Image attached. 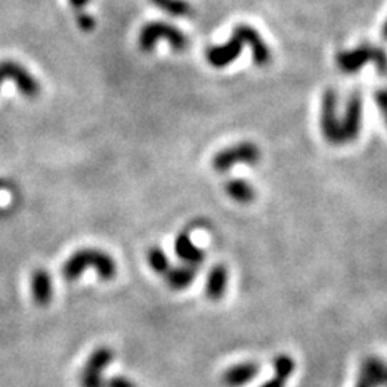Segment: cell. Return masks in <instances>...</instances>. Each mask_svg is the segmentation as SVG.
Returning <instances> with one entry per match:
<instances>
[{
    "label": "cell",
    "instance_id": "cell-2",
    "mask_svg": "<svg viewBox=\"0 0 387 387\" xmlns=\"http://www.w3.org/2000/svg\"><path fill=\"white\" fill-rule=\"evenodd\" d=\"M160 41L168 42L171 49L176 52H183L189 46L188 36L175 25L165 21H150L146 26H142L139 37H137V46L144 54H150Z\"/></svg>",
    "mask_w": 387,
    "mask_h": 387
},
{
    "label": "cell",
    "instance_id": "cell-22",
    "mask_svg": "<svg viewBox=\"0 0 387 387\" xmlns=\"http://www.w3.org/2000/svg\"><path fill=\"white\" fill-rule=\"evenodd\" d=\"M76 23H78L79 30L86 31V32H90L95 28L94 17L89 15V13H86V12L76 13Z\"/></svg>",
    "mask_w": 387,
    "mask_h": 387
},
{
    "label": "cell",
    "instance_id": "cell-19",
    "mask_svg": "<svg viewBox=\"0 0 387 387\" xmlns=\"http://www.w3.org/2000/svg\"><path fill=\"white\" fill-rule=\"evenodd\" d=\"M155 7L176 18H188L194 15V8L186 0H150Z\"/></svg>",
    "mask_w": 387,
    "mask_h": 387
},
{
    "label": "cell",
    "instance_id": "cell-5",
    "mask_svg": "<svg viewBox=\"0 0 387 387\" xmlns=\"http://www.w3.org/2000/svg\"><path fill=\"white\" fill-rule=\"evenodd\" d=\"M6 81H12L20 90V94L28 99H34L41 92V83L18 61L3 60L0 61V86Z\"/></svg>",
    "mask_w": 387,
    "mask_h": 387
},
{
    "label": "cell",
    "instance_id": "cell-10",
    "mask_svg": "<svg viewBox=\"0 0 387 387\" xmlns=\"http://www.w3.org/2000/svg\"><path fill=\"white\" fill-rule=\"evenodd\" d=\"M242 46L244 42L241 37L232 32L231 39H229L226 44L215 46L207 49V52H205V59H207V61L213 68H226L229 63H232V61L241 55Z\"/></svg>",
    "mask_w": 387,
    "mask_h": 387
},
{
    "label": "cell",
    "instance_id": "cell-21",
    "mask_svg": "<svg viewBox=\"0 0 387 387\" xmlns=\"http://www.w3.org/2000/svg\"><path fill=\"white\" fill-rule=\"evenodd\" d=\"M373 63H375L377 73L387 76V52L381 47H373Z\"/></svg>",
    "mask_w": 387,
    "mask_h": 387
},
{
    "label": "cell",
    "instance_id": "cell-8",
    "mask_svg": "<svg viewBox=\"0 0 387 387\" xmlns=\"http://www.w3.org/2000/svg\"><path fill=\"white\" fill-rule=\"evenodd\" d=\"M234 34L241 37L242 42L246 46L250 47L252 50V60L257 66H266L271 61V52L268 46L265 44V41L261 39L260 32L253 30L250 25H237L234 28Z\"/></svg>",
    "mask_w": 387,
    "mask_h": 387
},
{
    "label": "cell",
    "instance_id": "cell-3",
    "mask_svg": "<svg viewBox=\"0 0 387 387\" xmlns=\"http://www.w3.org/2000/svg\"><path fill=\"white\" fill-rule=\"evenodd\" d=\"M258 160H260V149L253 142L246 141L218 152L213 157L212 166L217 173H228L232 166L239 163L255 165Z\"/></svg>",
    "mask_w": 387,
    "mask_h": 387
},
{
    "label": "cell",
    "instance_id": "cell-6",
    "mask_svg": "<svg viewBox=\"0 0 387 387\" xmlns=\"http://www.w3.org/2000/svg\"><path fill=\"white\" fill-rule=\"evenodd\" d=\"M113 361V350L110 347H99L90 353L81 373V387H105L103 371Z\"/></svg>",
    "mask_w": 387,
    "mask_h": 387
},
{
    "label": "cell",
    "instance_id": "cell-4",
    "mask_svg": "<svg viewBox=\"0 0 387 387\" xmlns=\"http://www.w3.org/2000/svg\"><path fill=\"white\" fill-rule=\"evenodd\" d=\"M321 135L329 144L342 146V126L337 112V92L334 89L324 90L321 97V113H319Z\"/></svg>",
    "mask_w": 387,
    "mask_h": 387
},
{
    "label": "cell",
    "instance_id": "cell-20",
    "mask_svg": "<svg viewBox=\"0 0 387 387\" xmlns=\"http://www.w3.org/2000/svg\"><path fill=\"white\" fill-rule=\"evenodd\" d=\"M147 260H149L150 268L161 276H163L171 266L168 257H166V253L161 250L160 247H152L149 253H147Z\"/></svg>",
    "mask_w": 387,
    "mask_h": 387
},
{
    "label": "cell",
    "instance_id": "cell-24",
    "mask_svg": "<svg viewBox=\"0 0 387 387\" xmlns=\"http://www.w3.org/2000/svg\"><path fill=\"white\" fill-rule=\"evenodd\" d=\"M105 387H137V386L131 379H128V377L115 376V377H110L108 381H105Z\"/></svg>",
    "mask_w": 387,
    "mask_h": 387
},
{
    "label": "cell",
    "instance_id": "cell-25",
    "mask_svg": "<svg viewBox=\"0 0 387 387\" xmlns=\"http://www.w3.org/2000/svg\"><path fill=\"white\" fill-rule=\"evenodd\" d=\"M89 2H90V0H70V6L75 8L76 13H78V12H83L84 7L88 6Z\"/></svg>",
    "mask_w": 387,
    "mask_h": 387
},
{
    "label": "cell",
    "instance_id": "cell-16",
    "mask_svg": "<svg viewBox=\"0 0 387 387\" xmlns=\"http://www.w3.org/2000/svg\"><path fill=\"white\" fill-rule=\"evenodd\" d=\"M228 286V270L224 265H215L210 270L207 284H205V294L210 300L218 302L223 299L224 292H226Z\"/></svg>",
    "mask_w": 387,
    "mask_h": 387
},
{
    "label": "cell",
    "instance_id": "cell-12",
    "mask_svg": "<svg viewBox=\"0 0 387 387\" xmlns=\"http://www.w3.org/2000/svg\"><path fill=\"white\" fill-rule=\"evenodd\" d=\"M260 373V365L255 361H244L239 365H234L228 368L223 373V384L228 387H241L247 382H250Z\"/></svg>",
    "mask_w": 387,
    "mask_h": 387
},
{
    "label": "cell",
    "instance_id": "cell-11",
    "mask_svg": "<svg viewBox=\"0 0 387 387\" xmlns=\"http://www.w3.org/2000/svg\"><path fill=\"white\" fill-rule=\"evenodd\" d=\"M373 47L371 44H361L357 49L352 50H342L336 55L337 68L344 71V73L352 75L360 71L368 61L373 59Z\"/></svg>",
    "mask_w": 387,
    "mask_h": 387
},
{
    "label": "cell",
    "instance_id": "cell-18",
    "mask_svg": "<svg viewBox=\"0 0 387 387\" xmlns=\"http://www.w3.org/2000/svg\"><path fill=\"white\" fill-rule=\"evenodd\" d=\"M224 192L228 194L229 199H232L237 204H250L255 199L253 186L241 178L228 179L226 184H224Z\"/></svg>",
    "mask_w": 387,
    "mask_h": 387
},
{
    "label": "cell",
    "instance_id": "cell-13",
    "mask_svg": "<svg viewBox=\"0 0 387 387\" xmlns=\"http://www.w3.org/2000/svg\"><path fill=\"white\" fill-rule=\"evenodd\" d=\"M31 292L34 302L39 307H46L50 304L54 297V286H52V278L46 270H36L31 278Z\"/></svg>",
    "mask_w": 387,
    "mask_h": 387
},
{
    "label": "cell",
    "instance_id": "cell-26",
    "mask_svg": "<svg viewBox=\"0 0 387 387\" xmlns=\"http://www.w3.org/2000/svg\"><path fill=\"white\" fill-rule=\"evenodd\" d=\"M381 37H382V41L387 42V20H386L384 26H382V30H381Z\"/></svg>",
    "mask_w": 387,
    "mask_h": 387
},
{
    "label": "cell",
    "instance_id": "cell-17",
    "mask_svg": "<svg viewBox=\"0 0 387 387\" xmlns=\"http://www.w3.org/2000/svg\"><path fill=\"white\" fill-rule=\"evenodd\" d=\"M273 368H275V376L271 377L270 381H266L261 387H284L290 375H292L295 363L292 360V357L284 355L283 353V355H278L275 358Z\"/></svg>",
    "mask_w": 387,
    "mask_h": 387
},
{
    "label": "cell",
    "instance_id": "cell-14",
    "mask_svg": "<svg viewBox=\"0 0 387 387\" xmlns=\"http://www.w3.org/2000/svg\"><path fill=\"white\" fill-rule=\"evenodd\" d=\"M175 252L186 265H194V266H199L202 264L205 257L204 250H200V248L195 246L194 241L189 236V232H181L179 236L176 237Z\"/></svg>",
    "mask_w": 387,
    "mask_h": 387
},
{
    "label": "cell",
    "instance_id": "cell-1",
    "mask_svg": "<svg viewBox=\"0 0 387 387\" xmlns=\"http://www.w3.org/2000/svg\"><path fill=\"white\" fill-rule=\"evenodd\" d=\"M88 268H94L99 278L103 281L113 279L117 275V264L108 253L97 250V248H81L61 266V276L66 281H75Z\"/></svg>",
    "mask_w": 387,
    "mask_h": 387
},
{
    "label": "cell",
    "instance_id": "cell-23",
    "mask_svg": "<svg viewBox=\"0 0 387 387\" xmlns=\"http://www.w3.org/2000/svg\"><path fill=\"white\" fill-rule=\"evenodd\" d=\"M375 99H376V103L377 107H379L382 117H384V121L387 124V89H379L377 92L375 94Z\"/></svg>",
    "mask_w": 387,
    "mask_h": 387
},
{
    "label": "cell",
    "instance_id": "cell-7",
    "mask_svg": "<svg viewBox=\"0 0 387 387\" xmlns=\"http://www.w3.org/2000/svg\"><path fill=\"white\" fill-rule=\"evenodd\" d=\"M363 123V97L360 92H352L347 100L346 112L341 118L344 144H350L360 136Z\"/></svg>",
    "mask_w": 387,
    "mask_h": 387
},
{
    "label": "cell",
    "instance_id": "cell-9",
    "mask_svg": "<svg viewBox=\"0 0 387 387\" xmlns=\"http://www.w3.org/2000/svg\"><path fill=\"white\" fill-rule=\"evenodd\" d=\"M355 387H387V361L377 357L365 358Z\"/></svg>",
    "mask_w": 387,
    "mask_h": 387
},
{
    "label": "cell",
    "instance_id": "cell-15",
    "mask_svg": "<svg viewBox=\"0 0 387 387\" xmlns=\"http://www.w3.org/2000/svg\"><path fill=\"white\" fill-rule=\"evenodd\" d=\"M166 284L173 290L188 289L194 279L197 278V266L183 265V266H170V270L163 275Z\"/></svg>",
    "mask_w": 387,
    "mask_h": 387
}]
</instances>
